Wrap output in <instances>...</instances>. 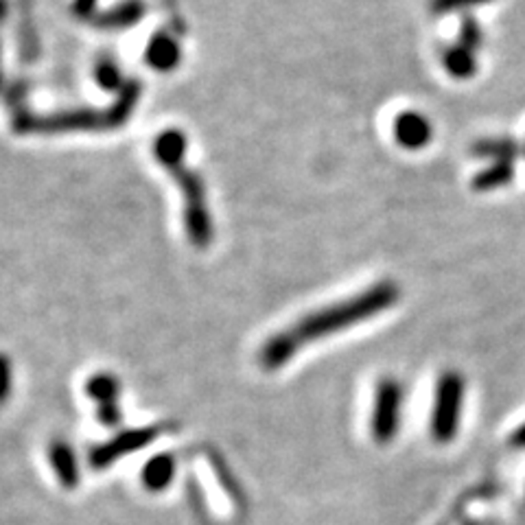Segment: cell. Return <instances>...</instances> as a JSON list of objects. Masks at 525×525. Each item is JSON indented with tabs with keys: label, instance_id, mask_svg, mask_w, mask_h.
Masks as SVG:
<instances>
[{
	"label": "cell",
	"instance_id": "cell-1",
	"mask_svg": "<svg viewBox=\"0 0 525 525\" xmlns=\"http://www.w3.org/2000/svg\"><path fill=\"white\" fill-rule=\"evenodd\" d=\"M398 298H401L398 284L390 281V278H383V281L375 283L372 287L353 295V298L314 311V314L304 315L303 320L295 322L293 326L284 328V331L267 339L259 355L261 365L265 370L283 368L306 344L335 335L344 328L357 326L361 322L372 320V317L383 314V311L392 309L398 303Z\"/></svg>",
	"mask_w": 525,
	"mask_h": 525
},
{
	"label": "cell",
	"instance_id": "cell-2",
	"mask_svg": "<svg viewBox=\"0 0 525 525\" xmlns=\"http://www.w3.org/2000/svg\"><path fill=\"white\" fill-rule=\"evenodd\" d=\"M464 386H467L464 376L456 370L442 372L440 379L436 383L429 429L431 438L440 442V445H448V442L456 440L464 409V390H467Z\"/></svg>",
	"mask_w": 525,
	"mask_h": 525
},
{
	"label": "cell",
	"instance_id": "cell-3",
	"mask_svg": "<svg viewBox=\"0 0 525 525\" xmlns=\"http://www.w3.org/2000/svg\"><path fill=\"white\" fill-rule=\"evenodd\" d=\"M403 401L405 390L401 381L394 379V376H386V379L379 381L370 418L372 438H375L379 445H390L394 438H396L398 429H401Z\"/></svg>",
	"mask_w": 525,
	"mask_h": 525
},
{
	"label": "cell",
	"instance_id": "cell-4",
	"mask_svg": "<svg viewBox=\"0 0 525 525\" xmlns=\"http://www.w3.org/2000/svg\"><path fill=\"white\" fill-rule=\"evenodd\" d=\"M158 431L153 427H140V429H128L123 434H118L117 438H112L109 442H103V445H97L90 451V467L92 468H108L112 467L114 462H118L120 458L129 456V453L140 451L147 445H151L156 440Z\"/></svg>",
	"mask_w": 525,
	"mask_h": 525
},
{
	"label": "cell",
	"instance_id": "cell-5",
	"mask_svg": "<svg viewBox=\"0 0 525 525\" xmlns=\"http://www.w3.org/2000/svg\"><path fill=\"white\" fill-rule=\"evenodd\" d=\"M431 134L434 129H431L429 118L420 112H403L394 120V139L405 149H423L429 145Z\"/></svg>",
	"mask_w": 525,
	"mask_h": 525
},
{
	"label": "cell",
	"instance_id": "cell-6",
	"mask_svg": "<svg viewBox=\"0 0 525 525\" xmlns=\"http://www.w3.org/2000/svg\"><path fill=\"white\" fill-rule=\"evenodd\" d=\"M48 462H51L55 475H57L59 484L64 489H77V484H79V462H77L73 447L68 442L53 440L48 445Z\"/></svg>",
	"mask_w": 525,
	"mask_h": 525
},
{
	"label": "cell",
	"instance_id": "cell-7",
	"mask_svg": "<svg viewBox=\"0 0 525 525\" xmlns=\"http://www.w3.org/2000/svg\"><path fill=\"white\" fill-rule=\"evenodd\" d=\"M175 470H178V459L171 453H158L145 462L140 481L149 492H162L173 481Z\"/></svg>",
	"mask_w": 525,
	"mask_h": 525
},
{
	"label": "cell",
	"instance_id": "cell-8",
	"mask_svg": "<svg viewBox=\"0 0 525 525\" xmlns=\"http://www.w3.org/2000/svg\"><path fill=\"white\" fill-rule=\"evenodd\" d=\"M442 64H445L447 73L456 77V79H470V77L475 75V70H478L475 53L459 46V44H453V46L445 48V53H442Z\"/></svg>",
	"mask_w": 525,
	"mask_h": 525
},
{
	"label": "cell",
	"instance_id": "cell-9",
	"mask_svg": "<svg viewBox=\"0 0 525 525\" xmlns=\"http://www.w3.org/2000/svg\"><path fill=\"white\" fill-rule=\"evenodd\" d=\"M473 153L478 158H492L495 162H514L521 153V147L514 139H481L473 145Z\"/></svg>",
	"mask_w": 525,
	"mask_h": 525
},
{
	"label": "cell",
	"instance_id": "cell-10",
	"mask_svg": "<svg viewBox=\"0 0 525 525\" xmlns=\"http://www.w3.org/2000/svg\"><path fill=\"white\" fill-rule=\"evenodd\" d=\"M512 178L514 162H492L489 169H484V171L475 175L470 186H473L475 190H479V193H484V190H495L499 189V186L510 184Z\"/></svg>",
	"mask_w": 525,
	"mask_h": 525
},
{
	"label": "cell",
	"instance_id": "cell-11",
	"mask_svg": "<svg viewBox=\"0 0 525 525\" xmlns=\"http://www.w3.org/2000/svg\"><path fill=\"white\" fill-rule=\"evenodd\" d=\"M118 390H120L118 381L109 375H98L95 376V379L88 381V386H86V392L90 394L95 401H98V405L117 403Z\"/></svg>",
	"mask_w": 525,
	"mask_h": 525
},
{
	"label": "cell",
	"instance_id": "cell-12",
	"mask_svg": "<svg viewBox=\"0 0 525 525\" xmlns=\"http://www.w3.org/2000/svg\"><path fill=\"white\" fill-rule=\"evenodd\" d=\"M481 42H484V33H481V26L479 22L473 18V15H464L462 22H459V40L458 44L459 46L468 48V51L478 53V48L481 46Z\"/></svg>",
	"mask_w": 525,
	"mask_h": 525
},
{
	"label": "cell",
	"instance_id": "cell-13",
	"mask_svg": "<svg viewBox=\"0 0 525 525\" xmlns=\"http://www.w3.org/2000/svg\"><path fill=\"white\" fill-rule=\"evenodd\" d=\"M489 3H492V0H429V9L431 14L442 15L451 14V11H467Z\"/></svg>",
	"mask_w": 525,
	"mask_h": 525
},
{
	"label": "cell",
	"instance_id": "cell-14",
	"mask_svg": "<svg viewBox=\"0 0 525 525\" xmlns=\"http://www.w3.org/2000/svg\"><path fill=\"white\" fill-rule=\"evenodd\" d=\"M212 464H215L217 478H219V481H221V484H223V489H226V492H230V495H232L234 501H241L239 486H237V481L232 479V475H230V468H226V464H223L219 458H212Z\"/></svg>",
	"mask_w": 525,
	"mask_h": 525
},
{
	"label": "cell",
	"instance_id": "cell-15",
	"mask_svg": "<svg viewBox=\"0 0 525 525\" xmlns=\"http://www.w3.org/2000/svg\"><path fill=\"white\" fill-rule=\"evenodd\" d=\"M11 392V364L5 355H0V405L7 401Z\"/></svg>",
	"mask_w": 525,
	"mask_h": 525
},
{
	"label": "cell",
	"instance_id": "cell-16",
	"mask_svg": "<svg viewBox=\"0 0 525 525\" xmlns=\"http://www.w3.org/2000/svg\"><path fill=\"white\" fill-rule=\"evenodd\" d=\"M98 423L106 427H117L120 423V409L117 403L98 405Z\"/></svg>",
	"mask_w": 525,
	"mask_h": 525
},
{
	"label": "cell",
	"instance_id": "cell-17",
	"mask_svg": "<svg viewBox=\"0 0 525 525\" xmlns=\"http://www.w3.org/2000/svg\"><path fill=\"white\" fill-rule=\"evenodd\" d=\"M510 447L512 448H525V423L519 425L510 436Z\"/></svg>",
	"mask_w": 525,
	"mask_h": 525
}]
</instances>
